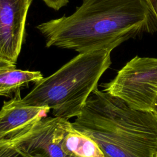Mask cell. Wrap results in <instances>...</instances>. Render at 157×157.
<instances>
[{"instance_id": "obj_6", "label": "cell", "mask_w": 157, "mask_h": 157, "mask_svg": "<svg viewBox=\"0 0 157 157\" xmlns=\"http://www.w3.org/2000/svg\"><path fill=\"white\" fill-rule=\"evenodd\" d=\"M33 0H0V58L16 64Z\"/></svg>"}, {"instance_id": "obj_11", "label": "cell", "mask_w": 157, "mask_h": 157, "mask_svg": "<svg viewBox=\"0 0 157 157\" xmlns=\"http://www.w3.org/2000/svg\"><path fill=\"white\" fill-rule=\"evenodd\" d=\"M45 4L49 7L58 10L61 7L67 5L69 0H42Z\"/></svg>"}, {"instance_id": "obj_14", "label": "cell", "mask_w": 157, "mask_h": 157, "mask_svg": "<svg viewBox=\"0 0 157 157\" xmlns=\"http://www.w3.org/2000/svg\"><path fill=\"white\" fill-rule=\"evenodd\" d=\"M151 111H153L155 113H156L157 115V98H156V100H155V101L153 104Z\"/></svg>"}, {"instance_id": "obj_7", "label": "cell", "mask_w": 157, "mask_h": 157, "mask_svg": "<svg viewBox=\"0 0 157 157\" xmlns=\"http://www.w3.org/2000/svg\"><path fill=\"white\" fill-rule=\"evenodd\" d=\"M48 107L26 105L20 91L0 109V141H9L28 131L49 112Z\"/></svg>"}, {"instance_id": "obj_10", "label": "cell", "mask_w": 157, "mask_h": 157, "mask_svg": "<svg viewBox=\"0 0 157 157\" xmlns=\"http://www.w3.org/2000/svg\"><path fill=\"white\" fill-rule=\"evenodd\" d=\"M0 157H31L9 141H0Z\"/></svg>"}, {"instance_id": "obj_2", "label": "cell", "mask_w": 157, "mask_h": 157, "mask_svg": "<svg viewBox=\"0 0 157 157\" xmlns=\"http://www.w3.org/2000/svg\"><path fill=\"white\" fill-rule=\"evenodd\" d=\"M73 128L93 139L104 157H155L157 115L130 107L96 88L89 96Z\"/></svg>"}, {"instance_id": "obj_4", "label": "cell", "mask_w": 157, "mask_h": 157, "mask_svg": "<svg viewBox=\"0 0 157 157\" xmlns=\"http://www.w3.org/2000/svg\"><path fill=\"white\" fill-rule=\"evenodd\" d=\"M102 85L132 108L151 110L157 98V58L136 56Z\"/></svg>"}, {"instance_id": "obj_8", "label": "cell", "mask_w": 157, "mask_h": 157, "mask_svg": "<svg viewBox=\"0 0 157 157\" xmlns=\"http://www.w3.org/2000/svg\"><path fill=\"white\" fill-rule=\"evenodd\" d=\"M63 151L72 157H104L98 144L90 137L75 129L69 121L60 139Z\"/></svg>"}, {"instance_id": "obj_12", "label": "cell", "mask_w": 157, "mask_h": 157, "mask_svg": "<svg viewBox=\"0 0 157 157\" xmlns=\"http://www.w3.org/2000/svg\"><path fill=\"white\" fill-rule=\"evenodd\" d=\"M151 12L157 21V0H145Z\"/></svg>"}, {"instance_id": "obj_13", "label": "cell", "mask_w": 157, "mask_h": 157, "mask_svg": "<svg viewBox=\"0 0 157 157\" xmlns=\"http://www.w3.org/2000/svg\"><path fill=\"white\" fill-rule=\"evenodd\" d=\"M15 67H16L15 64H13V63L7 62V61L0 58V70L15 68Z\"/></svg>"}, {"instance_id": "obj_15", "label": "cell", "mask_w": 157, "mask_h": 157, "mask_svg": "<svg viewBox=\"0 0 157 157\" xmlns=\"http://www.w3.org/2000/svg\"><path fill=\"white\" fill-rule=\"evenodd\" d=\"M155 157H157V152L155 153Z\"/></svg>"}, {"instance_id": "obj_9", "label": "cell", "mask_w": 157, "mask_h": 157, "mask_svg": "<svg viewBox=\"0 0 157 157\" xmlns=\"http://www.w3.org/2000/svg\"><path fill=\"white\" fill-rule=\"evenodd\" d=\"M39 71L20 70L15 68L0 70V96H9L20 90L23 85L43 78Z\"/></svg>"}, {"instance_id": "obj_1", "label": "cell", "mask_w": 157, "mask_h": 157, "mask_svg": "<svg viewBox=\"0 0 157 157\" xmlns=\"http://www.w3.org/2000/svg\"><path fill=\"white\" fill-rule=\"evenodd\" d=\"M46 47L78 53L113 50L123 42L157 31V21L145 0H83L69 16L37 26Z\"/></svg>"}, {"instance_id": "obj_5", "label": "cell", "mask_w": 157, "mask_h": 157, "mask_svg": "<svg viewBox=\"0 0 157 157\" xmlns=\"http://www.w3.org/2000/svg\"><path fill=\"white\" fill-rule=\"evenodd\" d=\"M69 121L59 117H43L28 131L9 140L31 157H72L60 145V139Z\"/></svg>"}, {"instance_id": "obj_3", "label": "cell", "mask_w": 157, "mask_h": 157, "mask_svg": "<svg viewBox=\"0 0 157 157\" xmlns=\"http://www.w3.org/2000/svg\"><path fill=\"white\" fill-rule=\"evenodd\" d=\"M109 49L78 53L51 75L37 82L21 102L48 107L54 117L69 120L81 112L90 94L111 64Z\"/></svg>"}]
</instances>
